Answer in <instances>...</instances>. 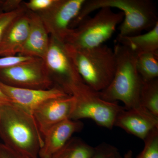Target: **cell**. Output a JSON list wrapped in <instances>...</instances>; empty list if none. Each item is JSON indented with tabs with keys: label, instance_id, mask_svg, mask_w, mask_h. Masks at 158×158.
Returning a JSON list of instances; mask_svg holds the SVG:
<instances>
[{
	"label": "cell",
	"instance_id": "cell-1",
	"mask_svg": "<svg viewBox=\"0 0 158 158\" xmlns=\"http://www.w3.org/2000/svg\"><path fill=\"white\" fill-rule=\"evenodd\" d=\"M0 138L23 156L39 158L43 136L33 115L13 104L0 106Z\"/></svg>",
	"mask_w": 158,
	"mask_h": 158
},
{
	"label": "cell",
	"instance_id": "cell-2",
	"mask_svg": "<svg viewBox=\"0 0 158 158\" xmlns=\"http://www.w3.org/2000/svg\"><path fill=\"white\" fill-rule=\"evenodd\" d=\"M105 8H116L124 14L118 37L138 35L150 30L158 22L155 6L149 0H85L70 26L78 25L91 12Z\"/></svg>",
	"mask_w": 158,
	"mask_h": 158
},
{
	"label": "cell",
	"instance_id": "cell-3",
	"mask_svg": "<svg viewBox=\"0 0 158 158\" xmlns=\"http://www.w3.org/2000/svg\"><path fill=\"white\" fill-rule=\"evenodd\" d=\"M113 51L116 59L115 74L110 85L99 92L101 97L106 101L122 102L126 110H147L139 100L142 79L136 68L137 55L119 43Z\"/></svg>",
	"mask_w": 158,
	"mask_h": 158
},
{
	"label": "cell",
	"instance_id": "cell-4",
	"mask_svg": "<svg viewBox=\"0 0 158 158\" xmlns=\"http://www.w3.org/2000/svg\"><path fill=\"white\" fill-rule=\"evenodd\" d=\"M65 45L86 85L98 92L102 91L110 85L116 70L113 50L103 44L84 50L75 49Z\"/></svg>",
	"mask_w": 158,
	"mask_h": 158
},
{
	"label": "cell",
	"instance_id": "cell-5",
	"mask_svg": "<svg viewBox=\"0 0 158 158\" xmlns=\"http://www.w3.org/2000/svg\"><path fill=\"white\" fill-rule=\"evenodd\" d=\"M123 18L121 11L116 12L110 8H102L93 17H87L76 28L70 29L64 43L77 50L103 45L111 38Z\"/></svg>",
	"mask_w": 158,
	"mask_h": 158
},
{
	"label": "cell",
	"instance_id": "cell-6",
	"mask_svg": "<svg viewBox=\"0 0 158 158\" xmlns=\"http://www.w3.org/2000/svg\"><path fill=\"white\" fill-rule=\"evenodd\" d=\"M69 94L74 99L70 119L80 120L89 118L98 125L111 130L114 127L118 113L125 109L118 102L106 101L99 92L93 90L83 81L79 82L71 88Z\"/></svg>",
	"mask_w": 158,
	"mask_h": 158
},
{
	"label": "cell",
	"instance_id": "cell-7",
	"mask_svg": "<svg viewBox=\"0 0 158 158\" xmlns=\"http://www.w3.org/2000/svg\"><path fill=\"white\" fill-rule=\"evenodd\" d=\"M43 60L54 86L67 94L74 85L83 81L64 42L50 37L48 48Z\"/></svg>",
	"mask_w": 158,
	"mask_h": 158
},
{
	"label": "cell",
	"instance_id": "cell-8",
	"mask_svg": "<svg viewBox=\"0 0 158 158\" xmlns=\"http://www.w3.org/2000/svg\"><path fill=\"white\" fill-rule=\"evenodd\" d=\"M0 82L14 88L47 90L53 87L44 61L35 58L10 68L0 69Z\"/></svg>",
	"mask_w": 158,
	"mask_h": 158
},
{
	"label": "cell",
	"instance_id": "cell-9",
	"mask_svg": "<svg viewBox=\"0 0 158 158\" xmlns=\"http://www.w3.org/2000/svg\"><path fill=\"white\" fill-rule=\"evenodd\" d=\"M85 0H57L47 11L37 13L50 37L64 42L72 21L81 9Z\"/></svg>",
	"mask_w": 158,
	"mask_h": 158
},
{
	"label": "cell",
	"instance_id": "cell-10",
	"mask_svg": "<svg viewBox=\"0 0 158 158\" xmlns=\"http://www.w3.org/2000/svg\"><path fill=\"white\" fill-rule=\"evenodd\" d=\"M74 103L71 95L50 99L36 108L33 116L43 136L51 127L70 119Z\"/></svg>",
	"mask_w": 158,
	"mask_h": 158
},
{
	"label": "cell",
	"instance_id": "cell-11",
	"mask_svg": "<svg viewBox=\"0 0 158 158\" xmlns=\"http://www.w3.org/2000/svg\"><path fill=\"white\" fill-rule=\"evenodd\" d=\"M0 88L12 104L32 115L35 109L46 101L69 95L62 88L55 86L47 90H36L14 88L0 82Z\"/></svg>",
	"mask_w": 158,
	"mask_h": 158
},
{
	"label": "cell",
	"instance_id": "cell-12",
	"mask_svg": "<svg viewBox=\"0 0 158 158\" xmlns=\"http://www.w3.org/2000/svg\"><path fill=\"white\" fill-rule=\"evenodd\" d=\"M81 120L67 119L51 128L43 136V144L39 152L40 158H51L64 147L76 133L84 128Z\"/></svg>",
	"mask_w": 158,
	"mask_h": 158
},
{
	"label": "cell",
	"instance_id": "cell-13",
	"mask_svg": "<svg viewBox=\"0 0 158 158\" xmlns=\"http://www.w3.org/2000/svg\"><path fill=\"white\" fill-rule=\"evenodd\" d=\"M115 126L144 141L153 130L158 127V117L147 110L125 109L117 115Z\"/></svg>",
	"mask_w": 158,
	"mask_h": 158
},
{
	"label": "cell",
	"instance_id": "cell-14",
	"mask_svg": "<svg viewBox=\"0 0 158 158\" xmlns=\"http://www.w3.org/2000/svg\"><path fill=\"white\" fill-rule=\"evenodd\" d=\"M30 29L18 55L43 59L49 45L50 37L38 14L28 11Z\"/></svg>",
	"mask_w": 158,
	"mask_h": 158
},
{
	"label": "cell",
	"instance_id": "cell-15",
	"mask_svg": "<svg viewBox=\"0 0 158 158\" xmlns=\"http://www.w3.org/2000/svg\"><path fill=\"white\" fill-rule=\"evenodd\" d=\"M30 29V16L26 10L10 24L0 39V56H15L25 41Z\"/></svg>",
	"mask_w": 158,
	"mask_h": 158
},
{
	"label": "cell",
	"instance_id": "cell-16",
	"mask_svg": "<svg viewBox=\"0 0 158 158\" xmlns=\"http://www.w3.org/2000/svg\"><path fill=\"white\" fill-rule=\"evenodd\" d=\"M118 43L125 46L136 55L158 54V22L147 33L128 37H117Z\"/></svg>",
	"mask_w": 158,
	"mask_h": 158
},
{
	"label": "cell",
	"instance_id": "cell-17",
	"mask_svg": "<svg viewBox=\"0 0 158 158\" xmlns=\"http://www.w3.org/2000/svg\"><path fill=\"white\" fill-rule=\"evenodd\" d=\"M94 147L79 138H72L51 158H90Z\"/></svg>",
	"mask_w": 158,
	"mask_h": 158
},
{
	"label": "cell",
	"instance_id": "cell-18",
	"mask_svg": "<svg viewBox=\"0 0 158 158\" xmlns=\"http://www.w3.org/2000/svg\"><path fill=\"white\" fill-rule=\"evenodd\" d=\"M139 100L141 106L154 116L158 117V79L142 80Z\"/></svg>",
	"mask_w": 158,
	"mask_h": 158
},
{
	"label": "cell",
	"instance_id": "cell-19",
	"mask_svg": "<svg viewBox=\"0 0 158 158\" xmlns=\"http://www.w3.org/2000/svg\"><path fill=\"white\" fill-rule=\"evenodd\" d=\"M136 68L143 81L158 78V54L145 53L137 55Z\"/></svg>",
	"mask_w": 158,
	"mask_h": 158
},
{
	"label": "cell",
	"instance_id": "cell-20",
	"mask_svg": "<svg viewBox=\"0 0 158 158\" xmlns=\"http://www.w3.org/2000/svg\"><path fill=\"white\" fill-rule=\"evenodd\" d=\"M144 141V148L136 158H158V127L153 130Z\"/></svg>",
	"mask_w": 158,
	"mask_h": 158
},
{
	"label": "cell",
	"instance_id": "cell-21",
	"mask_svg": "<svg viewBox=\"0 0 158 158\" xmlns=\"http://www.w3.org/2000/svg\"><path fill=\"white\" fill-rule=\"evenodd\" d=\"M121 157L117 148L103 142L94 147V151L90 158H120Z\"/></svg>",
	"mask_w": 158,
	"mask_h": 158
},
{
	"label": "cell",
	"instance_id": "cell-22",
	"mask_svg": "<svg viewBox=\"0 0 158 158\" xmlns=\"http://www.w3.org/2000/svg\"><path fill=\"white\" fill-rule=\"evenodd\" d=\"M26 10L23 5L19 9L11 12H4L0 8V39L10 24Z\"/></svg>",
	"mask_w": 158,
	"mask_h": 158
},
{
	"label": "cell",
	"instance_id": "cell-23",
	"mask_svg": "<svg viewBox=\"0 0 158 158\" xmlns=\"http://www.w3.org/2000/svg\"><path fill=\"white\" fill-rule=\"evenodd\" d=\"M57 0H30L23 2V5L27 11L38 13L47 11L56 4Z\"/></svg>",
	"mask_w": 158,
	"mask_h": 158
},
{
	"label": "cell",
	"instance_id": "cell-24",
	"mask_svg": "<svg viewBox=\"0 0 158 158\" xmlns=\"http://www.w3.org/2000/svg\"><path fill=\"white\" fill-rule=\"evenodd\" d=\"M34 58H35L20 55L1 57L0 69L13 67L22 63L31 61Z\"/></svg>",
	"mask_w": 158,
	"mask_h": 158
},
{
	"label": "cell",
	"instance_id": "cell-25",
	"mask_svg": "<svg viewBox=\"0 0 158 158\" xmlns=\"http://www.w3.org/2000/svg\"><path fill=\"white\" fill-rule=\"evenodd\" d=\"M21 0H6L3 1L1 9L4 12H11L19 9L23 6Z\"/></svg>",
	"mask_w": 158,
	"mask_h": 158
},
{
	"label": "cell",
	"instance_id": "cell-26",
	"mask_svg": "<svg viewBox=\"0 0 158 158\" xmlns=\"http://www.w3.org/2000/svg\"><path fill=\"white\" fill-rule=\"evenodd\" d=\"M0 158H26L0 143Z\"/></svg>",
	"mask_w": 158,
	"mask_h": 158
},
{
	"label": "cell",
	"instance_id": "cell-27",
	"mask_svg": "<svg viewBox=\"0 0 158 158\" xmlns=\"http://www.w3.org/2000/svg\"><path fill=\"white\" fill-rule=\"evenodd\" d=\"M12 104L9 98L0 88V106Z\"/></svg>",
	"mask_w": 158,
	"mask_h": 158
},
{
	"label": "cell",
	"instance_id": "cell-28",
	"mask_svg": "<svg viewBox=\"0 0 158 158\" xmlns=\"http://www.w3.org/2000/svg\"><path fill=\"white\" fill-rule=\"evenodd\" d=\"M120 158H133V152L132 151L130 150L127 152L125 153L123 156H121Z\"/></svg>",
	"mask_w": 158,
	"mask_h": 158
},
{
	"label": "cell",
	"instance_id": "cell-29",
	"mask_svg": "<svg viewBox=\"0 0 158 158\" xmlns=\"http://www.w3.org/2000/svg\"><path fill=\"white\" fill-rule=\"evenodd\" d=\"M3 2V1L2 0H0V8H1V6H2V4Z\"/></svg>",
	"mask_w": 158,
	"mask_h": 158
}]
</instances>
